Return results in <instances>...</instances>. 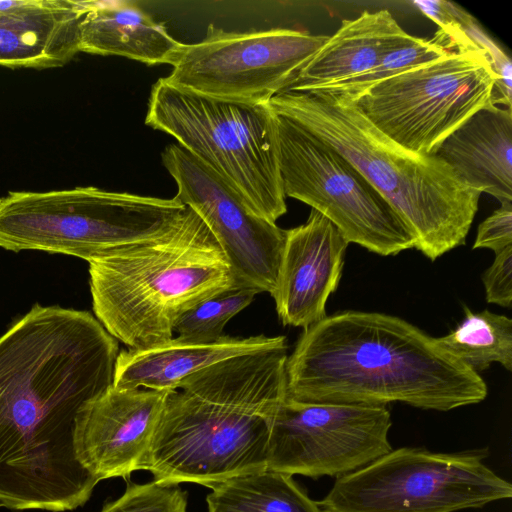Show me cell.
<instances>
[{
  "mask_svg": "<svg viewBox=\"0 0 512 512\" xmlns=\"http://www.w3.org/2000/svg\"><path fill=\"white\" fill-rule=\"evenodd\" d=\"M118 341L90 312L35 304L0 337V505L72 511L98 480L74 452L80 409L112 384Z\"/></svg>",
  "mask_w": 512,
  "mask_h": 512,
  "instance_id": "6da1fadb",
  "label": "cell"
},
{
  "mask_svg": "<svg viewBox=\"0 0 512 512\" xmlns=\"http://www.w3.org/2000/svg\"><path fill=\"white\" fill-rule=\"evenodd\" d=\"M480 374L437 338L388 314L342 311L304 329L286 361V396L305 403L450 411L482 402Z\"/></svg>",
  "mask_w": 512,
  "mask_h": 512,
  "instance_id": "7a4b0ae2",
  "label": "cell"
},
{
  "mask_svg": "<svg viewBox=\"0 0 512 512\" xmlns=\"http://www.w3.org/2000/svg\"><path fill=\"white\" fill-rule=\"evenodd\" d=\"M287 345L210 365L169 390L148 471L211 488L267 469L270 423L286 396Z\"/></svg>",
  "mask_w": 512,
  "mask_h": 512,
  "instance_id": "3957f363",
  "label": "cell"
},
{
  "mask_svg": "<svg viewBox=\"0 0 512 512\" xmlns=\"http://www.w3.org/2000/svg\"><path fill=\"white\" fill-rule=\"evenodd\" d=\"M348 160L386 199L434 261L465 244L481 192L435 155H419L373 126L355 103L322 90L284 91L269 102Z\"/></svg>",
  "mask_w": 512,
  "mask_h": 512,
  "instance_id": "277c9868",
  "label": "cell"
},
{
  "mask_svg": "<svg viewBox=\"0 0 512 512\" xmlns=\"http://www.w3.org/2000/svg\"><path fill=\"white\" fill-rule=\"evenodd\" d=\"M88 263L96 319L131 350L169 341L184 313L238 289L220 245L188 207L162 234Z\"/></svg>",
  "mask_w": 512,
  "mask_h": 512,
  "instance_id": "5b68a950",
  "label": "cell"
},
{
  "mask_svg": "<svg viewBox=\"0 0 512 512\" xmlns=\"http://www.w3.org/2000/svg\"><path fill=\"white\" fill-rule=\"evenodd\" d=\"M145 123L173 136L257 215L276 223L286 213L275 114L268 103L216 99L160 78L152 86Z\"/></svg>",
  "mask_w": 512,
  "mask_h": 512,
  "instance_id": "8992f818",
  "label": "cell"
},
{
  "mask_svg": "<svg viewBox=\"0 0 512 512\" xmlns=\"http://www.w3.org/2000/svg\"><path fill=\"white\" fill-rule=\"evenodd\" d=\"M186 206L94 186L0 197V247L71 255L87 262L170 229Z\"/></svg>",
  "mask_w": 512,
  "mask_h": 512,
  "instance_id": "52a82bcc",
  "label": "cell"
},
{
  "mask_svg": "<svg viewBox=\"0 0 512 512\" xmlns=\"http://www.w3.org/2000/svg\"><path fill=\"white\" fill-rule=\"evenodd\" d=\"M487 455L392 449L337 478L317 504L322 512H456L510 499L511 483L485 464Z\"/></svg>",
  "mask_w": 512,
  "mask_h": 512,
  "instance_id": "ba28073f",
  "label": "cell"
},
{
  "mask_svg": "<svg viewBox=\"0 0 512 512\" xmlns=\"http://www.w3.org/2000/svg\"><path fill=\"white\" fill-rule=\"evenodd\" d=\"M496 80L484 53L452 52L375 84L355 104L399 146L434 155L452 132L492 104Z\"/></svg>",
  "mask_w": 512,
  "mask_h": 512,
  "instance_id": "9c48e42d",
  "label": "cell"
},
{
  "mask_svg": "<svg viewBox=\"0 0 512 512\" xmlns=\"http://www.w3.org/2000/svg\"><path fill=\"white\" fill-rule=\"evenodd\" d=\"M275 114L284 194L311 206L342 233L381 256L414 248L415 238L386 199L341 154Z\"/></svg>",
  "mask_w": 512,
  "mask_h": 512,
  "instance_id": "30bf717a",
  "label": "cell"
},
{
  "mask_svg": "<svg viewBox=\"0 0 512 512\" xmlns=\"http://www.w3.org/2000/svg\"><path fill=\"white\" fill-rule=\"evenodd\" d=\"M328 38L286 28L231 32L210 24L200 42L184 44L164 78L200 95L266 104L287 89Z\"/></svg>",
  "mask_w": 512,
  "mask_h": 512,
  "instance_id": "8fae6325",
  "label": "cell"
},
{
  "mask_svg": "<svg viewBox=\"0 0 512 512\" xmlns=\"http://www.w3.org/2000/svg\"><path fill=\"white\" fill-rule=\"evenodd\" d=\"M386 406L305 403L285 396L270 423L267 469L342 477L392 450Z\"/></svg>",
  "mask_w": 512,
  "mask_h": 512,
  "instance_id": "7c38bea8",
  "label": "cell"
},
{
  "mask_svg": "<svg viewBox=\"0 0 512 512\" xmlns=\"http://www.w3.org/2000/svg\"><path fill=\"white\" fill-rule=\"evenodd\" d=\"M175 198L206 224L231 267L236 288L273 293L286 230L257 215L220 175L179 144L162 152Z\"/></svg>",
  "mask_w": 512,
  "mask_h": 512,
  "instance_id": "4fadbf2b",
  "label": "cell"
},
{
  "mask_svg": "<svg viewBox=\"0 0 512 512\" xmlns=\"http://www.w3.org/2000/svg\"><path fill=\"white\" fill-rule=\"evenodd\" d=\"M168 391L113 384L88 401L75 420L76 459L99 482L147 470Z\"/></svg>",
  "mask_w": 512,
  "mask_h": 512,
  "instance_id": "5bb4252c",
  "label": "cell"
},
{
  "mask_svg": "<svg viewBox=\"0 0 512 512\" xmlns=\"http://www.w3.org/2000/svg\"><path fill=\"white\" fill-rule=\"evenodd\" d=\"M348 244L337 227L313 209L304 224L286 230L271 294L283 325L305 329L327 316L326 303L338 287Z\"/></svg>",
  "mask_w": 512,
  "mask_h": 512,
  "instance_id": "9a60e30c",
  "label": "cell"
},
{
  "mask_svg": "<svg viewBox=\"0 0 512 512\" xmlns=\"http://www.w3.org/2000/svg\"><path fill=\"white\" fill-rule=\"evenodd\" d=\"M82 0H19L0 11V66L51 68L80 52Z\"/></svg>",
  "mask_w": 512,
  "mask_h": 512,
  "instance_id": "2e32d148",
  "label": "cell"
},
{
  "mask_svg": "<svg viewBox=\"0 0 512 512\" xmlns=\"http://www.w3.org/2000/svg\"><path fill=\"white\" fill-rule=\"evenodd\" d=\"M284 345H287V341L282 335L246 338L225 335L217 340L178 336L147 349L119 352L113 385L120 388L174 390L188 376L217 362Z\"/></svg>",
  "mask_w": 512,
  "mask_h": 512,
  "instance_id": "e0dca14e",
  "label": "cell"
},
{
  "mask_svg": "<svg viewBox=\"0 0 512 512\" xmlns=\"http://www.w3.org/2000/svg\"><path fill=\"white\" fill-rule=\"evenodd\" d=\"M434 155L470 187L512 202V109L490 104L468 118Z\"/></svg>",
  "mask_w": 512,
  "mask_h": 512,
  "instance_id": "ac0fdd59",
  "label": "cell"
},
{
  "mask_svg": "<svg viewBox=\"0 0 512 512\" xmlns=\"http://www.w3.org/2000/svg\"><path fill=\"white\" fill-rule=\"evenodd\" d=\"M410 38L388 10H365L342 21L284 91H312L359 76Z\"/></svg>",
  "mask_w": 512,
  "mask_h": 512,
  "instance_id": "d6986e66",
  "label": "cell"
},
{
  "mask_svg": "<svg viewBox=\"0 0 512 512\" xmlns=\"http://www.w3.org/2000/svg\"><path fill=\"white\" fill-rule=\"evenodd\" d=\"M82 1L80 52L173 65L184 46L135 2Z\"/></svg>",
  "mask_w": 512,
  "mask_h": 512,
  "instance_id": "ffe728a7",
  "label": "cell"
},
{
  "mask_svg": "<svg viewBox=\"0 0 512 512\" xmlns=\"http://www.w3.org/2000/svg\"><path fill=\"white\" fill-rule=\"evenodd\" d=\"M210 489L208 512H322L292 475L269 469L230 478Z\"/></svg>",
  "mask_w": 512,
  "mask_h": 512,
  "instance_id": "44dd1931",
  "label": "cell"
},
{
  "mask_svg": "<svg viewBox=\"0 0 512 512\" xmlns=\"http://www.w3.org/2000/svg\"><path fill=\"white\" fill-rule=\"evenodd\" d=\"M465 316L449 334L437 338L452 355L476 373L487 370L493 362L512 370V320L488 310Z\"/></svg>",
  "mask_w": 512,
  "mask_h": 512,
  "instance_id": "7402d4cb",
  "label": "cell"
},
{
  "mask_svg": "<svg viewBox=\"0 0 512 512\" xmlns=\"http://www.w3.org/2000/svg\"><path fill=\"white\" fill-rule=\"evenodd\" d=\"M432 40L411 38L387 53L371 70L349 80L320 89L343 101L355 103L375 84L412 68L438 60L448 54Z\"/></svg>",
  "mask_w": 512,
  "mask_h": 512,
  "instance_id": "603a6c76",
  "label": "cell"
},
{
  "mask_svg": "<svg viewBox=\"0 0 512 512\" xmlns=\"http://www.w3.org/2000/svg\"><path fill=\"white\" fill-rule=\"evenodd\" d=\"M257 293L249 289H231L208 298L184 313L176 322L178 336L196 340H217L225 336L226 323L249 306Z\"/></svg>",
  "mask_w": 512,
  "mask_h": 512,
  "instance_id": "cb8c5ba5",
  "label": "cell"
},
{
  "mask_svg": "<svg viewBox=\"0 0 512 512\" xmlns=\"http://www.w3.org/2000/svg\"><path fill=\"white\" fill-rule=\"evenodd\" d=\"M413 4L437 25L431 39L449 53H488L474 38L475 18L456 3L444 0H416ZM490 63V62H489Z\"/></svg>",
  "mask_w": 512,
  "mask_h": 512,
  "instance_id": "d4e9b609",
  "label": "cell"
},
{
  "mask_svg": "<svg viewBox=\"0 0 512 512\" xmlns=\"http://www.w3.org/2000/svg\"><path fill=\"white\" fill-rule=\"evenodd\" d=\"M187 506L188 493L177 484H137L126 479L125 492L105 502L100 512H187Z\"/></svg>",
  "mask_w": 512,
  "mask_h": 512,
  "instance_id": "484cf974",
  "label": "cell"
},
{
  "mask_svg": "<svg viewBox=\"0 0 512 512\" xmlns=\"http://www.w3.org/2000/svg\"><path fill=\"white\" fill-rule=\"evenodd\" d=\"M486 301L510 308L512 304V246L495 254L492 265L482 275Z\"/></svg>",
  "mask_w": 512,
  "mask_h": 512,
  "instance_id": "4316f807",
  "label": "cell"
},
{
  "mask_svg": "<svg viewBox=\"0 0 512 512\" xmlns=\"http://www.w3.org/2000/svg\"><path fill=\"white\" fill-rule=\"evenodd\" d=\"M509 246H512V202H505L479 225L473 249L487 248L496 254Z\"/></svg>",
  "mask_w": 512,
  "mask_h": 512,
  "instance_id": "83f0119b",
  "label": "cell"
},
{
  "mask_svg": "<svg viewBox=\"0 0 512 512\" xmlns=\"http://www.w3.org/2000/svg\"><path fill=\"white\" fill-rule=\"evenodd\" d=\"M18 1L19 0H0V11L15 6Z\"/></svg>",
  "mask_w": 512,
  "mask_h": 512,
  "instance_id": "f1b7e54d",
  "label": "cell"
},
{
  "mask_svg": "<svg viewBox=\"0 0 512 512\" xmlns=\"http://www.w3.org/2000/svg\"><path fill=\"white\" fill-rule=\"evenodd\" d=\"M0 507H2V506L0 505Z\"/></svg>",
  "mask_w": 512,
  "mask_h": 512,
  "instance_id": "f546056e",
  "label": "cell"
}]
</instances>
